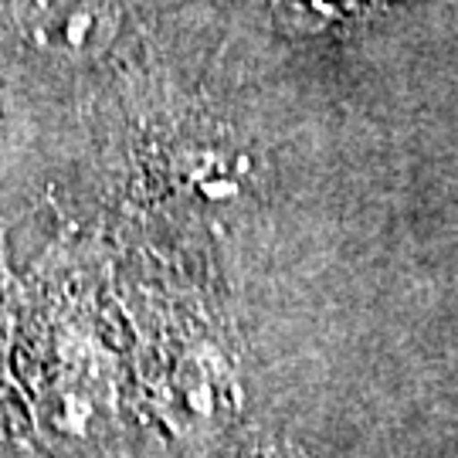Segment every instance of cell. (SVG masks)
Segmentation results:
<instances>
[{"label":"cell","instance_id":"1","mask_svg":"<svg viewBox=\"0 0 458 458\" xmlns=\"http://www.w3.org/2000/svg\"><path fill=\"white\" fill-rule=\"evenodd\" d=\"M391 0H276L278 21L299 34H323L387 7Z\"/></svg>","mask_w":458,"mask_h":458}]
</instances>
